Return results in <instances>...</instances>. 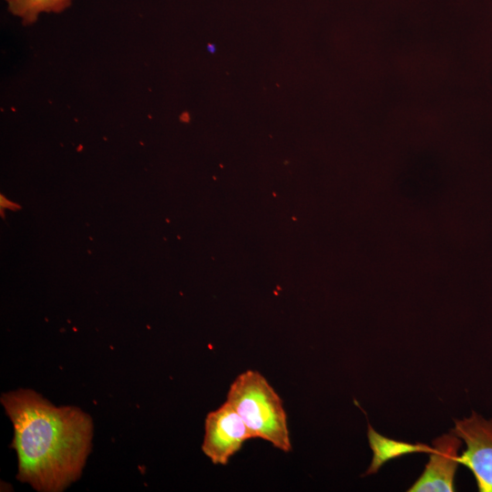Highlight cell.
<instances>
[{"mask_svg": "<svg viewBox=\"0 0 492 492\" xmlns=\"http://www.w3.org/2000/svg\"><path fill=\"white\" fill-rule=\"evenodd\" d=\"M14 425L17 479L42 492H58L81 475L91 448L92 421L73 406L56 407L20 389L1 397Z\"/></svg>", "mask_w": 492, "mask_h": 492, "instance_id": "6da1fadb", "label": "cell"}, {"mask_svg": "<svg viewBox=\"0 0 492 492\" xmlns=\"http://www.w3.org/2000/svg\"><path fill=\"white\" fill-rule=\"evenodd\" d=\"M229 402L251 431L287 453L292 450L283 403L268 380L258 371L246 370L231 384Z\"/></svg>", "mask_w": 492, "mask_h": 492, "instance_id": "7a4b0ae2", "label": "cell"}, {"mask_svg": "<svg viewBox=\"0 0 492 492\" xmlns=\"http://www.w3.org/2000/svg\"><path fill=\"white\" fill-rule=\"evenodd\" d=\"M450 431L466 444L460 464L473 473L480 492H492V418L472 411L470 415L455 420Z\"/></svg>", "mask_w": 492, "mask_h": 492, "instance_id": "3957f363", "label": "cell"}, {"mask_svg": "<svg viewBox=\"0 0 492 492\" xmlns=\"http://www.w3.org/2000/svg\"><path fill=\"white\" fill-rule=\"evenodd\" d=\"M204 428L201 449L215 465H227L243 443L253 438L242 418L227 401L207 415Z\"/></svg>", "mask_w": 492, "mask_h": 492, "instance_id": "277c9868", "label": "cell"}, {"mask_svg": "<svg viewBox=\"0 0 492 492\" xmlns=\"http://www.w3.org/2000/svg\"><path fill=\"white\" fill-rule=\"evenodd\" d=\"M463 441L451 431L432 442L429 459L421 476L408 488L409 492H452Z\"/></svg>", "mask_w": 492, "mask_h": 492, "instance_id": "5b68a950", "label": "cell"}, {"mask_svg": "<svg viewBox=\"0 0 492 492\" xmlns=\"http://www.w3.org/2000/svg\"><path fill=\"white\" fill-rule=\"evenodd\" d=\"M367 439L373 452L372 461L365 476L374 475L388 461L414 453H430L432 446L422 443H407L384 436L367 425Z\"/></svg>", "mask_w": 492, "mask_h": 492, "instance_id": "8992f818", "label": "cell"}, {"mask_svg": "<svg viewBox=\"0 0 492 492\" xmlns=\"http://www.w3.org/2000/svg\"><path fill=\"white\" fill-rule=\"evenodd\" d=\"M7 10L21 19L23 25L36 23L41 14L61 13L70 6L72 0H5Z\"/></svg>", "mask_w": 492, "mask_h": 492, "instance_id": "52a82bcc", "label": "cell"}]
</instances>
